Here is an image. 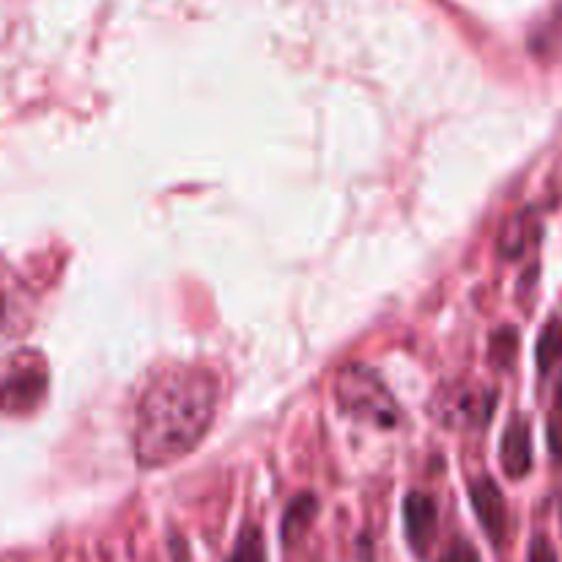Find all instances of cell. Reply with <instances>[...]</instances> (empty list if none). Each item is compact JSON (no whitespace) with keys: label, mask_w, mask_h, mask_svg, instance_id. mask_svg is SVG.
I'll use <instances>...</instances> for the list:
<instances>
[{"label":"cell","mask_w":562,"mask_h":562,"mask_svg":"<svg viewBox=\"0 0 562 562\" xmlns=\"http://www.w3.org/2000/svg\"><path fill=\"white\" fill-rule=\"evenodd\" d=\"M217 382L206 371H170L146 390L135 426V453L143 467H165L190 453L212 426Z\"/></svg>","instance_id":"obj_1"},{"label":"cell","mask_w":562,"mask_h":562,"mask_svg":"<svg viewBox=\"0 0 562 562\" xmlns=\"http://www.w3.org/2000/svg\"><path fill=\"white\" fill-rule=\"evenodd\" d=\"M335 393H338L340 409L355 417V420L371 423V426L379 428H390L398 423V404L387 393L379 373L371 371V368L346 366L338 373Z\"/></svg>","instance_id":"obj_2"},{"label":"cell","mask_w":562,"mask_h":562,"mask_svg":"<svg viewBox=\"0 0 562 562\" xmlns=\"http://www.w3.org/2000/svg\"><path fill=\"white\" fill-rule=\"evenodd\" d=\"M44 387H47V371L38 360L31 362V357H16L11 360L9 371H5L3 384V406L5 412L16 415V412H27L42 401Z\"/></svg>","instance_id":"obj_3"},{"label":"cell","mask_w":562,"mask_h":562,"mask_svg":"<svg viewBox=\"0 0 562 562\" xmlns=\"http://www.w3.org/2000/svg\"><path fill=\"white\" fill-rule=\"evenodd\" d=\"M470 503L477 521H481L483 532L488 536V541H492L494 547H503L510 530L508 503H505L503 488H499L492 477H477V481L470 483Z\"/></svg>","instance_id":"obj_4"},{"label":"cell","mask_w":562,"mask_h":562,"mask_svg":"<svg viewBox=\"0 0 562 562\" xmlns=\"http://www.w3.org/2000/svg\"><path fill=\"white\" fill-rule=\"evenodd\" d=\"M439 530V508L434 497L423 492L406 494L404 499V532L406 543L415 552V558H426L431 552V543Z\"/></svg>","instance_id":"obj_5"},{"label":"cell","mask_w":562,"mask_h":562,"mask_svg":"<svg viewBox=\"0 0 562 562\" xmlns=\"http://www.w3.org/2000/svg\"><path fill=\"white\" fill-rule=\"evenodd\" d=\"M499 461H503L505 475L521 481L532 470V439L530 426L525 420H514L505 428L503 445H499Z\"/></svg>","instance_id":"obj_6"},{"label":"cell","mask_w":562,"mask_h":562,"mask_svg":"<svg viewBox=\"0 0 562 562\" xmlns=\"http://www.w3.org/2000/svg\"><path fill=\"white\" fill-rule=\"evenodd\" d=\"M318 516V499L313 494H300L289 503L285 508L283 521H280V538H283V547H296V543L305 538V532L311 530V525Z\"/></svg>","instance_id":"obj_7"},{"label":"cell","mask_w":562,"mask_h":562,"mask_svg":"<svg viewBox=\"0 0 562 562\" xmlns=\"http://www.w3.org/2000/svg\"><path fill=\"white\" fill-rule=\"evenodd\" d=\"M225 562H269L267 554V538L256 525H245L236 536L234 549H231Z\"/></svg>","instance_id":"obj_8"},{"label":"cell","mask_w":562,"mask_h":562,"mask_svg":"<svg viewBox=\"0 0 562 562\" xmlns=\"http://www.w3.org/2000/svg\"><path fill=\"white\" fill-rule=\"evenodd\" d=\"M538 368H541L543 373L552 371L554 366L562 360V318H552V322L547 324V329L541 333V338H538Z\"/></svg>","instance_id":"obj_9"},{"label":"cell","mask_w":562,"mask_h":562,"mask_svg":"<svg viewBox=\"0 0 562 562\" xmlns=\"http://www.w3.org/2000/svg\"><path fill=\"white\" fill-rule=\"evenodd\" d=\"M516 351H519V335L514 329H503V333L494 335L492 340V362L503 371L510 368L516 360Z\"/></svg>","instance_id":"obj_10"},{"label":"cell","mask_w":562,"mask_h":562,"mask_svg":"<svg viewBox=\"0 0 562 562\" xmlns=\"http://www.w3.org/2000/svg\"><path fill=\"white\" fill-rule=\"evenodd\" d=\"M560 393H558V406H554L552 417L547 423V442L549 450H552V459L562 464V382H560Z\"/></svg>","instance_id":"obj_11"},{"label":"cell","mask_w":562,"mask_h":562,"mask_svg":"<svg viewBox=\"0 0 562 562\" xmlns=\"http://www.w3.org/2000/svg\"><path fill=\"white\" fill-rule=\"evenodd\" d=\"M439 562H483V560L470 541H453Z\"/></svg>","instance_id":"obj_12"},{"label":"cell","mask_w":562,"mask_h":562,"mask_svg":"<svg viewBox=\"0 0 562 562\" xmlns=\"http://www.w3.org/2000/svg\"><path fill=\"white\" fill-rule=\"evenodd\" d=\"M527 562H558V552H554L552 541L547 536H536L527 552Z\"/></svg>","instance_id":"obj_13"}]
</instances>
